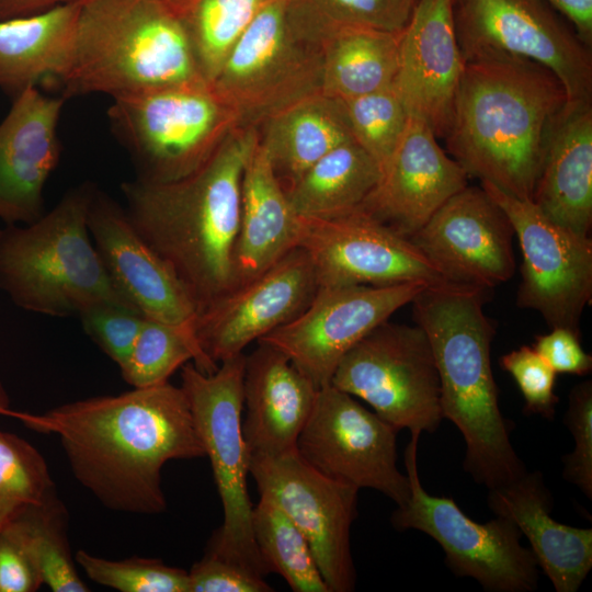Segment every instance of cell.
<instances>
[{"mask_svg": "<svg viewBox=\"0 0 592 592\" xmlns=\"http://www.w3.org/2000/svg\"><path fill=\"white\" fill-rule=\"evenodd\" d=\"M27 428L59 437L75 479L109 510L152 515L167 509L163 466L205 457L187 397L169 382L20 412Z\"/></svg>", "mask_w": 592, "mask_h": 592, "instance_id": "obj_1", "label": "cell"}, {"mask_svg": "<svg viewBox=\"0 0 592 592\" xmlns=\"http://www.w3.org/2000/svg\"><path fill=\"white\" fill-rule=\"evenodd\" d=\"M259 139L258 127L239 126L190 175L121 185L132 225L171 266L198 312L234 287L241 181Z\"/></svg>", "mask_w": 592, "mask_h": 592, "instance_id": "obj_2", "label": "cell"}, {"mask_svg": "<svg viewBox=\"0 0 592 592\" xmlns=\"http://www.w3.org/2000/svg\"><path fill=\"white\" fill-rule=\"evenodd\" d=\"M566 102L561 82L539 64H465L446 149L468 177L531 201L550 128Z\"/></svg>", "mask_w": 592, "mask_h": 592, "instance_id": "obj_3", "label": "cell"}, {"mask_svg": "<svg viewBox=\"0 0 592 592\" xmlns=\"http://www.w3.org/2000/svg\"><path fill=\"white\" fill-rule=\"evenodd\" d=\"M488 289L448 283L424 287L410 304L425 333L441 384L443 417L460 431L464 470L489 489L526 471L511 443L491 367L494 326L483 311Z\"/></svg>", "mask_w": 592, "mask_h": 592, "instance_id": "obj_4", "label": "cell"}, {"mask_svg": "<svg viewBox=\"0 0 592 592\" xmlns=\"http://www.w3.org/2000/svg\"><path fill=\"white\" fill-rule=\"evenodd\" d=\"M206 82L175 11L164 0H82L62 96L112 98ZM207 83V82H206Z\"/></svg>", "mask_w": 592, "mask_h": 592, "instance_id": "obj_5", "label": "cell"}, {"mask_svg": "<svg viewBox=\"0 0 592 592\" xmlns=\"http://www.w3.org/2000/svg\"><path fill=\"white\" fill-rule=\"evenodd\" d=\"M94 186L81 183L37 220L0 229V289L18 307L52 317H78L102 301L134 307L114 286L90 236Z\"/></svg>", "mask_w": 592, "mask_h": 592, "instance_id": "obj_6", "label": "cell"}, {"mask_svg": "<svg viewBox=\"0 0 592 592\" xmlns=\"http://www.w3.org/2000/svg\"><path fill=\"white\" fill-rule=\"evenodd\" d=\"M111 129L143 182H171L198 170L228 135L238 115L206 82L112 98Z\"/></svg>", "mask_w": 592, "mask_h": 592, "instance_id": "obj_7", "label": "cell"}, {"mask_svg": "<svg viewBox=\"0 0 592 592\" xmlns=\"http://www.w3.org/2000/svg\"><path fill=\"white\" fill-rule=\"evenodd\" d=\"M244 362L246 355L239 354L210 374L186 363L181 367V387L210 462L224 512L223 524L206 550L265 577L269 571L253 539V504L247 486L249 453L241 428Z\"/></svg>", "mask_w": 592, "mask_h": 592, "instance_id": "obj_8", "label": "cell"}, {"mask_svg": "<svg viewBox=\"0 0 592 592\" xmlns=\"http://www.w3.org/2000/svg\"><path fill=\"white\" fill-rule=\"evenodd\" d=\"M465 64L530 60L550 70L568 102H592V48L544 0H451Z\"/></svg>", "mask_w": 592, "mask_h": 592, "instance_id": "obj_9", "label": "cell"}, {"mask_svg": "<svg viewBox=\"0 0 592 592\" xmlns=\"http://www.w3.org/2000/svg\"><path fill=\"white\" fill-rule=\"evenodd\" d=\"M421 433L412 432L405 452L409 499L391 515L398 531L417 530L444 550L445 562L457 577L473 578L489 592H531L537 589L538 565L522 533L509 519L478 523L448 497L429 494L417 466Z\"/></svg>", "mask_w": 592, "mask_h": 592, "instance_id": "obj_10", "label": "cell"}, {"mask_svg": "<svg viewBox=\"0 0 592 592\" xmlns=\"http://www.w3.org/2000/svg\"><path fill=\"white\" fill-rule=\"evenodd\" d=\"M330 384L397 430L432 433L444 419L432 349L417 325L387 320L375 327L342 357Z\"/></svg>", "mask_w": 592, "mask_h": 592, "instance_id": "obj_11", "label": "cell"}, {"mask_svg": "<svg viewBox=\"0 0 592 592\" xmlns=\"http://www.w3.org/2000/svg\"><path fill=\"white\" fill-rule=\"evenodd\" d=\"M209 86L241 126L259 127L283 109L321 92L320 48L291 34L285 0H274L258 14Z\"/></svg>", "mask_w": 592, "mask_h": 592, "instance_id": "obj_12", "label": "cell"}, {"mask_svg": "<svg viewBox=\"0 0 592 592\" xmlns=\"http://www.w3.org/2000/svg\"><path fill=\"white\" fill-rule=\"evenodd\" d=\"M398 431L329 384L318 389L296 449L322 475L379 491L399 506L409 499L410 483L397 467Z\"/></svg>", "mask_w": 592, "mask_h": 592, "instance_id": "obj_13", "label": "cell"}, {"mask_svg": "<svg viewBox=\"0 0 592 592\" xmlns=\"http://www.w3.org/2000/svg\"><path fill=\"white\" fill-rule=\"evenodd\" d=\"M249 474L259 493L276 502L304 534L329 591H353L351 526L360 489L322 475L297 449L249 456Z\"/></svg>", "mask_w": 592, "mask_h": 592, "instance_id": "obj_14", "label": "cell"}, {"mask_svg": "<svg viewBox=\"0 0 592 592\" xmlns=\"http://www.w3.org/2000/svg\"><path fill=\"white\" fill-rule=\"evenodd\" d=\"M481 186L510 218L522 251L521 308L540 314L547 326L580 333L592 299V241L549 219L530 200L506 194L488 182Z\"/></svg>", "mask_w": 592, "mask_h": 592, "instance_id": "obj_15", "label": "cell"}, {"mask_svg": "<svg viewBox=\"0 0 592 592\" xmlns=\"http://www.w3.org/2000/svg\"><path fill=\"white\" fill-rule=\"evenodd\" d=\"M297 248L307 253L318 287L452 283L410 239L361 207L332 218L299 216Z\"/></svg>", "mask_w": 592, "mask_h": 592, "instance_id": "obj_16", "label": "cell"}, {"mask_svg": "<svg viewBox=\"0 0 592 592\" xmlns=\"http://www.w3.org/2000/svg\"><path fill=\"white\" fill-rule=\"evenodd\" d=\"M424 287L420 283L321 286L299 315L257 342L281 351L321 388L331 383L351 348Z\"/></svg>", "mask_w": 592, "mask_h": 592, "instance_id": "obj_17", "label": "cell"}, {"mask_svg": "<svg viewBox=\"0 0 592 592\" xmlns=\"http://www.w3.org/2000/svg\"><path fill=\"white\" fill-rule=\"evenodd\" d=\"M318 281L307 253L295 248L255 278L205 306L194 334L208 374L252 342L287 323L314 298Z\"/></svg>", "mask_w": 592, "mask_h": 592, "instance_id": "obj_18", "label": "cell"}, {"mask_svg": "<svg viewBox=\"0 0 592 592\" xmlns=\"http://www.w3.org/2000/svg\"><path fill=\"white\" fill-rule=\"evenodd\" d=\"M514 235L506 213L489 193L467 185L410 240L449 282L489 291L514 274Z\"/></svg>", "mask_w": 592, "mask_h": 592, "instance_id": "obj_19", "label": "cell"}, {"mask_svg": "<svg viewBox=\"0 0 592 592\" xmlns=\"http://www.w3.org/2000/svg\"><path fill=\"white\" fill-rule=\"evenodd\" d=\"M88 228L116 289L146 318L173 326L195 339L198 309L191 294L137 232L125 208L96 186Z\"/></svg>", "mask_w": 592, "mask_h": 592, "instance_id": "obj_20", "label": "cell"}, {"mask_svg": "<svg viewBox=\"0 0 592 592\" xmlns=\"http://www.w3.org/2000/svg\"><path fill=\"white\" fill-rule=\"evenodd\" d=\"M465 68L451 0H419L401 32L392 90L409 116L443 139Z\"/></svg>", "mask_w": 592, "mask_h": 592, "instance_id": "obj_21", "label": "cell"}, {"mask_svg": "<svg viewBox=\"0 0 592 592\" xmlns=\"http://www.w3.org/2000/svg\"><path fill=\"white\" fill-rule=\"evenodd\" d=\"M437 139L426 124L410 116L379 182L361 206L408 239L468 185V174Z\"/></svg>", "mask_w": 592, "mask_h": 592, "instance_id": "obj_22", "label": "cell"}, {"mask_svg": "<svg viewBox=\"0 0 592 592\" xmlns=\"http://www.w3.org/2000/svg\"><path fill=\"white\" fill-rule=\"evenodd\" d=\"M66 99L30 87L0 122V219L25 225L45 213L44 187L58 166V123Z\"/></svg>", "mask_w": 592, "mask_h": 592, "instance_id": "obj_23", "label": "cell"}, {"mask_svg": "<svg viewBox=\"0 0 592 592\" xmlns=\"http://www.w3.org/2000/svg\"><path fill=\"white\" fill-rule=\"evenodd\" d=\"M319 388L281 351L258 343L246 355L241 428L249 456L296 449Z\"/></svg>", "mask_w": 592, "mask_h": 592, "instance_id": "obj_24", "label": "cell"}, {"mask_svg": "<svg viewBox=\"0 0 592 592\" xmlns=\"http://www.w3.org/2000/svg\"><path fill=\"white\" fill-rule=\"evenodd\" d=\"M490 511L509 519L526 536L537 565L557 592H576L592 568V528L553 519V496L540 471L489 489Z\"/></svg>", "mask_w": 592, "mask_h": 592, "instance_id": "obj_25", "label": "cell"}, {"mask_svg": "<svg viewBox=\"0 0 592 592\" xmlns=\"http://www.w3.org/2000/svg\"><path fill=\"white\" fill-rule=\"evenodd\" d=\"M556 224L590 237L592 102H566L548 135L531 200Z\"/></svg>", "mask_w": 592, "mask_h": 592, "instance_id": "obj_26", "label": "cell"}, {"mask_svg": "<svg viewBox=\"0 0 592 592\" xmlns=\"http://www.w3.org/2000/svg\"><path fill=\"white\" fill-rule=\"evenodd\" d=\"M298 236L299 216L259 139L241 181L234 287L255 278L297 248Z\"/></svg>", "mask_w": 592, "mask_h": 592, "instance_id": "obj_27", "label": "cell"}, {"mask_svg": "<svg viewBox=\"0 0 592 592\" xmlns=\"http://www.w3.org/2000/svg\"><path fill=\"white\" fill-rule=\"evenodd\" d=\"M81 1L0 20V89L12 98L47 80L61 82L73 52Z\"/></svg>", "mask_w": 592, "mask_h": 592, "instance_id": "obj_28", "label": "cell"}, {"mask_svg": "<svg viewBox=\"0 0 592 592\" xmlns=\"http://www.w3.org/2000/svg\"><path fill=\"white\" fill-rule=\"evenodd\" d=\"M261 125L260 145L285 191L328 152L354 140L342 101L321 92L293 103Z\"/></svg>", "mask_w": 592, "mask_h": 592, "instance_id": "obj_29", "label": "cell"}, {"mask_svg": "<svg viewBox=\"0 0 592 592\" xmlns=\"http://www.w3.org/2000/svg\"><path fill=\"white\" fill-rule=\"evenodd\" d=\"M380 175L375 160L352 140L319 159L286 193L298 216L332 218L360 208Z\"/></svg>", "mask_w": 592, "mask_h": 592, "instance_id": "obj_30", "label": "cell"}, {"mask_svg": "<svg viewBox=\"0 0 592 592\" xmlns=\"http://www.w3.org/2000/svg\"><path fill=\"white\" fill-rule=\"evenodd\" d=\"M401 32L348 29L321 46V93L351 99L387 88L395 80Z\"/></svg>", "mask_w": 592, "mask_h": 592, "instance_id": "obj_31", "label": "cell"}, {"mask_svg": "<svg viewBox=\"0 0 592 592\" xmlns=\"http://www.w3.org/2000/svg\"><path fill=\"white\" fill-rule=\"evenodd\" d=\"M419 0H285V20L299 42L320 48L348 29L399 33Z\"/></svg>", "mask_w": 592, "mask_h": 592, "instance_id": "obj_32", "label": "cell"}, {"mask_svg": "<svg viewBox=\"0 0 592 592\" xmlns=\"http://www.w3.org/2000/svg\"><path fill=\"white\" fill-rule=\"evenodd\" d=\"M4 528L23 546L43 584L52 591H90L76 569L68 539V512L57 493L24 508Z\"/></svg>", "mask_w": 592, "mask_h": 592, "instance_id": "obj_33", "label": "cell"}, {"mask_svg": "<svg viewBox=\"0 0 592 592\" xmlns=\"http://www.w3.org/2000/svg\"><path fill=\"white\" fill-rule=\"evenodd\" d=\"M274 0H186L174 8L202 78L210 84L258 14Z\"/></svg>", "mask_w": 592, "mask_h": 592, "instance_id": "obj_34", "label": "cell"}, {"mask_svg": "<svg viewBox=\"0 0 592 592\" xmlns=\"http://www.w3.org/2000/svg\"><path fill=\"white\" fill-rule=\"evenodd\" d=\"M259 494L251 526L267 571L280 574L295 592H330L304 534L276 502Z\"/></svg>", "mask_w": 592, "mask_h": 592, "instance_id": "obj_35", "label": "cell"}, {"mask_svg": "<svg viewBox=\"0 0 592 592\" xmlns=\"http://www.w3.org/2000/svg\"><path fill=\"white\" fill-rule=\"evenodd\" d=\"M190 361L201 372L208 374L194 338L173 326L145 317L119 371L123 379L133 388H146L169 382L170 376Z\"/></svg>", "mask_w": 592, "mask_h": 592, "instance_id": "obj_36", "label": "cell"}, {"mask_svg": "<svg viewBox=\"0 0 592 592\" xmlns=\"http://www.w3.org/2000/svg\"><path fill=\"white\" fill-rule=\"evenodd\" d=\"M55 493L43 455L26 440L0 430V532L24 508Z\"/></svg>", "mask_w": 592, "mask_h": 592, "instance_id": "obj_37", "label": "cell"}, {"mask_svg": "<svg viewBox=\"0 0 592 592\" xmlns=\"http://www.w3.org/2000/svg\"><path fill=\"white\" fill-rule=\"evenodd\" d=\"M341 101L354 141L382 172L403 135L408 112L392 88Z\"/></svg>", "mask_w": 592, "mask_h": 592, "instance_id": "obj_38", "label": "cell"}, {"mask_svg": "<svg viewBox=\"0 0 592 592\" xmlns=\"http://www.w3.org/2000/svg\"><path fill=\"white\" fill-rule=\"evenodd\" d=\"M75 560L90 580L121 592H189V572L160 559L111 560L79 549Z\"/></svg>", "mask_w": 592, "mask_h": 592, "instance_id": "obj_39", "label": "cell"}, {"mask_svg": "<svg viewBox=\"0 0 592 592\" xmlns=\"http://www.w3.org/2000/svg\"><path fill=\"white\" fill-rule=\"evenodd\" d=\"M78 318L86 334L118 368L126 361L145 320L136 308L113 301L94 304Z\"/></svg>", "mask_w": 592, "mask_h": 592, "instance_id": "obj_40", "label": "cell"}, {"mask_svg": "<svg viewBox=\"0 0 592 592\" xmlns=\"http://www.w3.org/2000/svg\"><path fill=\"white\" fill-rule=\"evenodd\" d=\"M499 363L515 380L524 399V413L553 420L558 403L557 373L535 349L523 345L502 355Z\"/></svg>", "mask_w": 592, "mask_h": 592, "instance_id": "obj_41", "label": "cell"}, {"mask_svg": "<svg viewBox=\"0 0 592 592\" xmlns=\"http://www.w3.org/2000/svg\"><path fill=\"white\" fill-rule=\"evenodd\" d=\"M565 424L574 440L573 451L565 455L563 478L592 499V383L576 385L568 400Z\"/></svg>", "mask_w": 592, "mask_h": 592, "instance_id": "obj_42", "label": "cell"}, {"mask_svg": "<svg viewBox=\"0 0 592 592\" xmlns=\"http://www.w3.org/2000/svg\"><path fill=\"white\" fill-rule=\"evenodd\" d=\"M189 572V592H269L264 577L244 566L207 551Z\"/></svg>", "mask_w": 592, "mask_h": 592, "instance_id": "obj_43", "label": "cell"}, {"mask_svg": "<svg viewBox=\"0 0 592 592\" xmlns=\"http://www.w3.org/2000/svg\"><path fill=\"white\" fill-rule=\"evenodd\" d=\"M535 351L558 374L588 375L592 371V356L580 342V333L567 328H551L548 333L537 335Z\"/></svg>", "mask_w": 592, "mask_h": 592, "instance_id": "obj_44", "label": "cell"}, {"mask_svg": "<svg viewBox=\"0 0 592 592\" xmlns=\"http://www.w3.org/2000/svg\"><path fill=\"white\" fill-rule=\"evenodd\" d=\"M43 584L30 555L7 530L0 532V592H34Z\"/></svg>", "mask_w": 592, "mask_h": 592, "instance_id": "obj_45", "label": "cell"}, {"mask_svg": "<svg viewBox=\"0 0 592 592\" xmlns=\"http://www.w3.org/2000/svg\"><path fill=\"white\" fill-rule=\"evenodd\" d=\"M574 29L581 42L592 48V0H544Z\"/></svg>", "mask_w": 592, "mask_h": 592, "instance_id": "obj_46", "label": "cell"}, {"mask_svg": "<svg viewBox=\"0 0 592 592\" xmlns=\"http://www.w3.org/2000/svg\"><path fill=\"white\" fill-rule=\"evenodd\" d=\"M81 0H0V20L26 16Z\"/></svg>", "mask_w": 592, "mask_h": 592, "instance_id": "obj_47", "label": "cell"}, {"mask_svg": "<svg viewBox=\"0 0 592 592\" xmlns=\"http://www.w3.org/2000/svg\"><path fill=\"white\" fill-rule=\"evenodd\" d=\"M0 414L18 418L20 411H13L10 409V400L8 394L0 383Z\"/></svg>", "mask_w": 592, "mask_h": 592, "instance_id": "obj_48", "label": "cell"}, {"mask_svg": "<svg viewBox=\"0 0 592 592\" xmlns=\"http://www.w3.org/2000/svg\"><path fill=\"white\" fill-rule=\"evenodd\" d=\"M164 1H167L173 8H177L181 5L183 2H185L186 0H164Z\"/></svg>", "mask_w": 592, "mask_h": 592, "instance_id": "obj_49", "label": "cell"}]
</instances>
